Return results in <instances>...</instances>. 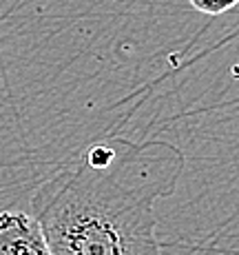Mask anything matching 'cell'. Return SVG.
<instances>
[{
  "instance_id": "2",
  "label": "cell",
  "mask_w": 239,
  "mask_h": 255,
  "mask_svg": "<svg viewBox=\"0 0 239 255\" xmlns=\"http://www.w3.org/2000/svg\"><path fill=\"white\" fill-rule=\"evenodd\" d=\"M0 255H53L40 222L22 211L0 213Z\"/></svg>"
},
{
  "instance_id": "1",
  "label": "cell",
  "mask_w": 239,
  "mask_h": 255,
  "mask_svg": "<svg viewBox=\"0 0 239 255\" xmlns=\"http://www.w3.org/2000/svg\"><path fill=\"white\" fill-rule=\"evenodd\" d=\"M184 155L168 142H95L31 198L53 255H162L155 202L175 191Z\"/></svg>"
},
{
  "instance_id": "3",
  "label": "cell",
  "mask_w": 239,
  "mask_h": 255,
  "mask_svg": "<svg viewBox=\"0 0 239 255\" xmlns=\"http://www.w3.org/2000/svg\"><path fill=\"white\" fill-rule=\"evenodd\" d=\"M193 9H197L199 13H208V16H219L226 13L228 9H233L239 4V0H188Z\"/></svg>"
}]
</instances>
